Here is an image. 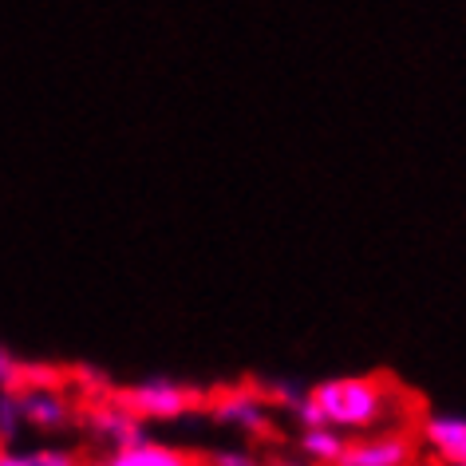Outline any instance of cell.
I'll list each match as a JSON object with an SVG mask.
<instances>
[{
    "instance_id": "cell-1",
    "label": "cell",
    "mask_w": 466,
    "mask_h": 466,
    "mask_svg": "<svg viewBox=\"0 0 466 466\" xmlns=\"http://www.w3.org/2000/svg\"><path fill=\"white\" fill-rule=\"evenodd\" d=\"M317 403L320 423H329L344 435H364L376 427H395L403 419V407L411 403L400 383L388 376H332L309 388Z\"/></svg>"
},
{
    "instance_id": "cell-2",
    "label": "cell",
    "mask_w": 466,
    "mask_h": 466,
    "mask_svg": "<svg viewBox=\"0 0 466 466\" xmlns=\"http://www.w3.org/2000/svg\"><path fill=\"white\" fill-rule=\"evenodd\" d=\"M16 391V403H20V415H25V427H36V431H64L76 423V395L72 388L60 380V371H48V368H32L28 364V376Z\"/></svg>"
},
{
    "instance_id": "cell-3",
    "label": "cell",
    "mask_w": 466,
    "mask_h": 466,
    "mask_svg": "<svg viewBox=\"0 0 466 466\" xmlns=\"http://www.w3.org/2000/svg\"><path fill=\"white\" fill-rule=\"evenodd\" d=\"M123 395V403L143 419V423H174V419L190 415V407L198 403V391L186 388L178 380H143V383H131Z\"/></svg>"
},
{
    "instance_id": "cell-4",
    "label": "cell",
    "mask_w": 466,
    "mask_h": 466,
    "mask_svg": "<svg viewBox=\"0 0 466 466\" xmlns=\"http://www.w3.org/2000/svg\"><path fill=\"white\" fill-rule=\"evenodd\" d=\"M209 415L221 427L238 431V435H269L273 427V400L249 383L241 388H226L218 395H209Z\"/></svg>"
},
{
    "instance_id": "cell-5",
    "label": "cell",
    "mask_w": 466,
    "mask_h": 466,
    "mask_svg": "<svg viewBox=\"0 0 466 466\" xmlns=\"http://www.w3.org/2000/svg\"><path fill=\"white\" fill-rule=\"evenodd\" d=\"M415 442L403 427H376L364 435L348 439L336 466H411Z\"/></svg>"
},
{
    "instance_id": "cell-6",
    "label": "cell",
    "mask_w": 466,
    "mask_h": 466,
    "mask_svg": "<svg viewBox=\"0 0 466 466\" xmlns=\"http://www.w3.org/2000/svg\"><path fill=\"white\" fill-rule=\"evenodd\" d=\"M84 427H87V435L96 439L103 451L127 447V442H135V439L147 435V423L123 403V395H103V400L87 403Z\"/></svg>"
},
{
    "instance_id": "cell-7",
    "label": "cell",
    "mask_w": 466,
    "mask_h": 466,
    "mask_svg": "<svg viewBox=\"0 0 466 466\" xmlns=\"http://www.w3.org/2000/svg\"><path fill=\"white\" fill-rule=\"evenodd\" d=\"M84 466H206V459L174 447V442H162L155 435H143L127 447H111L103 451L99 459H91Z\"/></svg>"
},
{
    "instance_id": "cell-8",
    "label": "cell",
    "mask_w": 466,
    "mask_h": 466,
    "mask_svg": "<svg viewBox=\"0 0 466 466\" xmlns=\"http://www.w3.org/2000/svg\"><path fill=\"white\" fill-rule=\"evenodd\" d=\"M427 451L435 454L442 466H466V415H451V411H431L419 423Z\"/></svg>"
},
{
    "instance_id": "cell-9",
    "label": "cell",
    "mask_w": 466,
    "mask_h": 466,
    "mask_svg": "<svg viewBox=\"0 0 466 466\" xmlns=\"http://www.w3.org/2000/svg\"><path fill=\"white\" fill-rule=\"evenodd\" d=\"M344 442H348L344 431H336L329 423L300 427V454L317 466H336V459L344 454Z\"/></svg>"
},
{
    "instance_id": "cell-10",
    "label": "cell",
    "mask_w": 466,
    "mask_h": 466,
    "mask_svg": "<svg viewBox=\"0 0 466 466\" xmlns=\"http://www.w3.org/2000/svg\"><path fill=\"white\" fill-rule=\"evenodd\" d=\"M0 466H84V459L67 447H16V442H5Z\"/></svg>"
},
{
    "instance_id": "cell-11",
    "label": "cell",
    "mask_w": 466,
    "mask_h": 466,
    "mask_svg": "<svg viewBox=\"0 0 466 466\" xmlns=\"http://www.w3.org/2000/svg\"><path fill=\"white\" fill-rule=\"evenodd\" d=\"M20 431H25V415H20L16 391H0V442H13Z\"/></svg>"
},
{
    "instance_id": "cell-12",
    "label": "cell",
    "mask_w": 466,
    "mask_h": 466,
    "mask_svg": "<svg viewBox=\"0 0 466 466\" xmlns=\"http://www.w3.org/2000/svg\"><path fill=\"white\" fill-rule=\"evenodd\" d=\"M25 376H28V364L13 352V348L0 344V391L20 388V383H25Z\"/></svg>"
},
{
    "instance_id": "cell-13",
    "label": "cell",
    "mask_w": 466,
    "mask_h": 466,
    "mask_svg": "<svg viewBox=\"0 0 466 466\" xmlns=\"http://www.w3.org/2000/svg\"><path fill=\"white\" fill-rule=\"evenodd\" d=\"M206 466H265L249 447H221L206 459Z\"/></svg>"
},
{
    "instance_id": "cell-14",
    "label": "cell",
    "mask_w": 466,
    "mask_h": 466,
    "mask_svg": "<svg viewBox=\"0 0 466 466\" xmlns=\"http://www.w3.org/2000/svg\"><path fill=\"white\" fill-rule=\"evenodd\" d=\"M277 466H317V462H309V459H305V462H293V459H285V462H277Z\"/></svg>"
}]
</instances>
